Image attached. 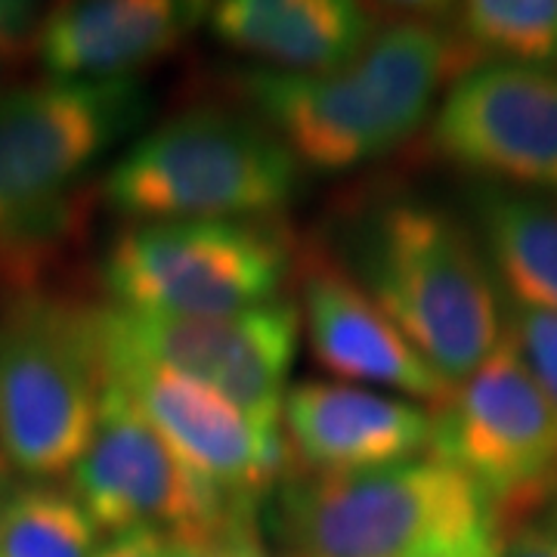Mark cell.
Segmentation results:
<instances>
[{"instance_id": "cell-1", "label": "cell", "mask_w": 557, "mask_h": 557, "mask_svg": "<svg viewBox=\"0 0 557 557\" xmlns=\"http://www.w3.org/2000/svg\"><path fill=\"white\" fill-rule=\"evenodd\" d=\"M471 60L453 28L412 16L381 25L341 69H258L242 87L300 168L347 171L399 149L434 112L443 87L474 69Z\"/></svg>"}, {"instance_id": "cell-22", "label": "cell", "mask_w": 557, "mask_h": 557, "mask_svg": "<svg viewBox=\"0 0 557 557\" xmlns=\"http://www.w3.org/2000/svg\"><path fill=\"white\" fill-rule=\"evenodd\" d=\"M498 542H502V527L483 523L465 533L431 539L406 557H498Z\"/></svg>"}, {"instance_id": "cell-11", "label": "cell", "mask_w": 557, "mask_h": 557, "mask_svg": "<svg viewBox=\"0 0 557 557\" xmlns=\"http://www.w3.org/2000/svg\"><path fill=\"white\" fill-rule=\"evenodd\" d=\"M102 341V338H100ZM106 387L119 391L189 468L260 505L292 468L282 428H267L218 391L102 344Z\"/></svg>"}, {"instance_id": "cell-16", "label": "cell", "mask_w": 557, "mask_h": 557, "mask_svg": "<svg viewBox=\"0 0 557 557\" xmlns=\"http://www.w3.org/2000/svg\"><path fill=\"white\" fill-rule=\"evenodd\" d=\"M214 38L273 72H329L369 47L381 20L350 0H226L208 13Z\"/></svg>"}, {"instance_id": "cell-10", "label": "cell", "mask_w": 557, "mask_h": 557, "mask_svg": "<svg viewBox=\"0 0 557 557\" xmlns=\"http://www.w3.org/2000/svg\"><path fill=\"white\" fill-rule=\"evenodd\" d=\"M97 313L106 347L199 381L260 424L282 428L300 335V310L292 298L282 295L226 317H143L112 304Z\"/></svg>"}, {"instance_id": "cell-27", "label": "cell", "mask_w": 557, "mask_h": 557, "mask_svg": "<svg viewBox=\"0 0 557 557\" xmlns=\"http://www.w3.org/2000/svg\"><path fill=\"white\" fill-rule=\"evenodd\" d=\"M10 478H13V465L7 461V456H3V449H0V498L7 496L10 490H13V483H10Z\"/></svg>"}, {"instance_id": "cell-14", "label": "cell", "mask_w": 557, "mask_h": 557, "mask_svg": "<svg viewBox=\"0 0 557 557\" xmlns=\"http://www.w3.org/2000/svg\"><path fill=\"white\" fill-rule=\"evenodd\" d=\"M298 310L313 357L341 379L379 384L431 409L453 394V384L418 354L397 322L332 260L307 258Z\"/></svg>"}, {"instance_id": "cell-18", "label": "cell", "mask_w": 557, "mask_h": 557, "mask_svg": "<svg viewBox=\"0 0 557 557\" xmlns=\"http://www.w3.org/2000/svg\"><path fill=\"white\" fill-rule=\"evenodd\" d=\"M100 533L65 486L35 480L0 498V557H94Z\"/></svg>"}, {"instance_id": "cell-26", "label": "cell", "mask_w": 557, "mask_h": 557, "mask_svg": "<svg viewBox=\"0 0 557 557\" xmlns=\"http://www.w3.org/2000/svg\"><path fill=\"white\" fill-rule=\"evenodd\" d=\"M171 557H230L226 536L220 539H174Z\"/></svg>"}, {"instance_id": "cell-2", "label": "cell", "mask_w": 557, "mask_h": 557, "mask_svg": "<svg viewBox=\"0 0 557 557\" xmlns=\"http://www.w3.org/2000/svg\"><path fill=\"white\" fill-rule=\"evenodd\" d=\"M143 119L137 78H47L0 94V273L20 292L78 236L90 174Z\"/></svg>"}, {"instance_id": "cell-4", "label": "cell", "mask_w": 557, "mask_h": 557, "mask_svg": "<svg viewBox=\"0 0 557 557\" xmlns=\"http://www.w3.org/2000/svg\"><path fill=\"white\" fill-rule=\"evenodd\" d=\"M300 186L288 146L251 115L189 109L161 121L102 177V199L134 223L276 218Z\"/></svg>"}, {"instance_id": "cell-28", "label": "cell", "mask_w": 557, "mask_h": 557, "mask_svg": "<svg viewBox=\"0 0 557 557\" xmlns=\"http://www.w3.org/2000/svg\"><path fill=\"white\" fill-rule=\"evenodd\" d=\"M548 523L557 530V505H555V511H552V520H548Z\"/></svg>"}, {"instance_id": "cell-7", "label": "cell", "mask_w": 557, "mask_h": 557, "mask_svg": "<svg viewBox=\"0 0 557 557\" xmlns=\"http://www.w3.org/2000/svg\"><path fill=\"white\" fill-rule=\"evenodd\" d=\"M292 239L276 220L131 223L102 258L109 304L143 317H226L282 298Z\"/></svg>"}, {"instance_id": "cell-5", "label": "cell", "mask_w": 557, "mask_h": 557, "mask_svg": "<svg viewBox=\"0 0 557 557\" xmlns=\"http://www.w3.org/2000/svg\"><path fill=\"white\" fill-rule=\"evenodd\" d=\"M106 394L100 313L20 292L0 313V449L32 480L65 474L90 446Z\"/></svg>"}, {"instance_id": "cell-9", "label": "cell", "mask_w": 557, "mask_h": 557, "mask_svg": "<svg viewBox=\"0 0 557 557\" xmlns=\"http://www.w3.org/2000/svg\"><path fill=\"white\" fill-rule=\"evenodd\" d=\"M69 478V490L109 536L159 530L171 539H220L258 515V505L189 468L112 387L102 394L94 440Z\"/></svg>"}, {"instance_id": "cell-20", "label": "cell", "mask_w": 557, "mask_h": 557, "mask_svg": "<svg viewBox=\"0 0 557 557\" xmlns=\"http://www.w3.org/2000/svg\"><path fill=\"white\" fill-rule=\"evenodd\" d=\"M505 332L518 344L520 357L527 359L539 384L557 399V313H542L508 300Z\"/></svg>"}, {"instance_id": "cell-25", "label": "cell", "mask_w": 557, "mask_h": 557, "mask_svg": "<svg viewBox=\"0 0 557 557\" xmlns=\"http://www.w3.org/2000/svg\"><path fill=\"white\" fill-rule=\"evenodd\" d=\"M226 545H230V557H270L258 536V523H255V518L245 520L239 527H233V530L226 533Z\"/></svg>"}, {"instance_id": "cell-3", "label": "cell", "mask_w": 557, "mask_h": 557, "mask_svg": "<svg viewBox=\"0 0 557 557\" xmlns=\"http://www.w3.org/2000/svg\"><path fill=\"white\" fill-rule=\"evenodd\" d=\"M350 258V276L453 387L505 338L493 267L468 230L434 205L375 208L357 226Z\"/></svg>"}, {"instance_id": "cell-19", "label": "cell", "mask_w": 557, "mask_h": 557, "mask_svg": "<svg viewBox=\"0 0 557 557\" xmlns=\"http://www.w3.org/2000/svg\"><path fill=\"white\" fill-rule=\"evenodd\" d=\"M453 32L480 62H515L557 72V0H471Z\"/></svg>"}, {"instance_id": "cell-12", "label": "cell", "mask_w": 557, "mask_h": 557, "mask_svg": "<svg viewBox=\"0 0 557 557\" xmlns=\"http://www.w3.org/2000/svg\"><path fill=\"white\" fill-rule=\"evenodd\" d=\"M431 146L483 177L557 189V72L478 62L449 84Z\"/></svg>"}, {"instance_id": "cell-8", "label": "cell", "mask_w": 557, "mask_h": 557, "mask_svg": "<svg viewBox=\"0 0 557 557\" xmlns=\"http://www.w3.org/2000/svg\"><path fill=\"white\" fill-rule=\"evenodd\" d=\"M431 418L428 456L471 480L502 530L557 502V399L539 384L508 332Z\"/></svg>"}, {"instance_id": "cell-15", "label": "cell", "mask_w": 557, "mask_h": 557, "mask_svg": "<svg viewBox=\"0 0 557 557\" xmlns=\"http://www.w3.org/2000/svg\"><path fill=\"white\" fill-rule=\"evenodd\" d=\"M208 7L177 0H81L44 13L35 57L50 81H115L168 57Z\"/></svg>"}, {"instance_id": "cell-23", "label": "cell", "mask_w": 557, "mask_h": 557, "mask_svg": "<svg viewBox=\"0 0 557 557\" xmlns=\"http://www.w3.org/2000/svg\"><path fill=\"white\" fill-rule=\"evenodd\" d=\"M498 557H557V530L552 523H518L502 530Z\"/></svg>"}, {"instance_id": "cell-24", "label": "cell", "mask_w": 557, "mask_h": 557, "mask_svg": "<svg viewBox=\"0 0 557 557\" xmlns=\"http://www.w3.org/2000/svg\"><path fill=\"white\" fill-rule=\"evenodd\" d=\"M171 542L159 530H127L109 536L94 557H171Z\"/></svg>"}, {"instance_id": "cell-17", "label": "cell", "mask_w": 557, "mask_h": 557, "mask_svg": "<svg viewBox=\"0 0 557 557\" xmlns=\"http://www.w3.org/2000/svg\"><path fill=\"white\" fill-rule=\"evenodd\" d=\"M478 220L511 304L557 313V199L493 189L478 201Z\"/></svg>"}, {"instance_id": "cell-13", "label": "cell", "mask_w": 557, "mask_h": 557, "mask_svg": "<svg viewBox=\"0 0 557 557\" xmlns=\"http://www.w3.org/2000/svg\"><path fill=\"white\" fill-rule=\"evenodd\" d=\"M282 431L300 471L359 474L431 453L434 418L416 399L344 381H300L288 387Z\"/></svg>"}, {"instance_id": "cell-21", "label": "cell", "mask_w": 557, "mask_h": 557, "mask_svg": "<svg viewBox=\"0 0 557 557\" xmlns=\"http://www.w3.org/2000/svg\"><path fill=\"white\" fill-rule=\"evenodd\" d=\"M40 16L32 3H3L0 0V75L13 69L28 47H35Z\"/></svg>"}, {"instance_id": "cell-6", "label": "cell", "mask_w": 557, "mask_h": 557, "mask_svg": "<svg viewBox=\"0 0 557 557\" xmlns=\"http://www.w3.org/2000/svg\"><path fill=\"white\" fill-rule=\"evenodd\" d=\"M276 523L292 557H406L431 539L498 520L471 480L428 456L359 474L288 468Z\"/></svg>"}]
</instances>
